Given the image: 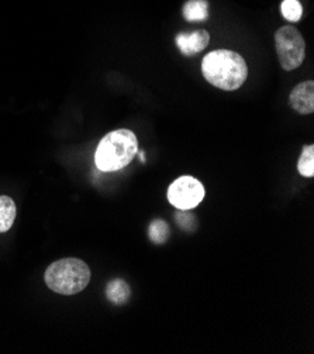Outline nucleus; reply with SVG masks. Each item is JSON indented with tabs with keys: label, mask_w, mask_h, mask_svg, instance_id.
Segmentation results:
<instances>
[{
	"label": "nucleus",
	"mask_w": 314,
	"mask_h": 354,
	"mask_svg": "<svg viewBox=\"0 0 314 354\" xmlns=\"http://www.w3.org/2000/svg\"><path fill=\"white\" fill-rule=\"evenodd\" d=\"M204 80L223 91H235L248 78V66L238 53L216 50L208 53L202 61Z\"/></svg>",
	"instance_id": "1"
},
{
	"label": "nucleus",
	"mask_w": 314,
	"mask_h": 354,
	"mask_svg": "<svg viewBox=\"0 0 314 354\" xmlns=\"http://www.w3.org/2000/svg\"><path fill=\"white\" fill-rule=\"evenodd\" d=\"M137 153V136L128 129H119L100 140L95 153V164L101 172L120 171L134 160Z\"/></svg>",
	"instance_id": "2"
},
{
	"label": "nucleus",
	"mask_w": 314,
	"mask_h": 354,
	"mask_svg": "<svg viewBox=\"0 0 314 354\" xmlns=\"http://www.w3.org/2000/svg\"><path fill=\"white\" fill-rule=\"evenodd\" d=\"M90 268L78 259H62L52 263L46 271L47 287L61 295H75L90 282Z\"/></svg>",
	"instance_id": "3"
},
{
	"label": "nucleus",
	"mask_w": 314,
	"mask_h": 354,
	"mask_svg": "<svg viewBox=\"0 0 314 354\" xmlns=\"http://www.w3.org/2000/svg\"><path fill=\"white\" fill-rule=\"evenodd\" d=\"M275 46L281 66L285 71L299 68L306 57V43L300 31L293 26H284L275 32Z\"/></svg>",
	"instance_id": "4"
},
{
	"label": "nucleus",
	"mask_w": 314,
	"mask_h": 354,
	"mask_svg": "<svg viewBox=\"0 0 314 354\" xmlns=\"http://www.w3.org/2000/svg\"><path fill=\"white\" fill-rule=\"evenodd\" d=\"M204 199V187L193 176H181L168 188V201L179 210H190Z\"/></svg>",
	"instance_id": "5"
},
{
	"label": "nucleus",
	"mask_w": 314,
	"mask_h": 354,
	"mask_svg": "<svg viewBox=\"0 0 314 354\" xmlns=\"http://www.w3.org/2000/svg\"><path fill=\"white\" fill-rule=\"evenodd\" d=\"M291 106L300 115L314 112V82L304 81L291 92Z\"/></svg>",
	"instance_id": "6"
},
{
	"label": "nucleus",
	"mask_w": 314,
	"mask_h": 354,
	"mask_svg": "<svg viewBox=\"0 0 314 354\" xmlns=\"http://www.w3.org/2000/svg\"><path fill=\"white\" fill-rule=\"evenodd\" d=\"M175 41H177L179 51L184 55L192 57L195 54H199L208 46V41H210V35H208V32L206 30H197L190 34L181 32L177 35Z\"/></svg>",
	"instance_id": "7"
},
{
	"label": "nucleus",
	"mask_w": 314,
	"mask_h": 354,
	"mask_svg": "<svg viewBox=\"0 0 314 354\" xmlns=\"http://www.w3.org/2000/svg\"><path fill=\"white\" fill-rule=\"evenodd\" d=\"M16 203L8 195H0V233L10 230L16 221Z\"/></svg>",
	"instance_id": "8"
},
{
	"label": "nucleus",
	"mask_w": 314,
	"mask_h": 354,
	"mask_svg": "<svg viewBox=\"0 0 314 354\" xmlns=\"http://www.w3.org/2000/svg\"><path fill=\"white\" fill-rule=\"evenodd\" d=\"M130 287L123 279H113L109 282L106 288L108 299L115 305H124L128 302L130 298Z\"/></svg>",
	"instance_id": "9"
},
{
	"label": "nucleus",
	"mask_w": 314,
	"mask_h": 354,
	"mask_svg": "<svg viewBox=\"0 0 314 354\" xmlns=\"http://www.w3.org/2000/svg\"><path fill=\"white\" fill-rule=\"evenodd\" d=\"M207 0H188L184 6V17L188 21H204L208 17Z\"/></svg>",
	"instance_id": "10"
},
{
	"label": "nucleus",
	"mask_w": 314,
	"mask_h": 354,
	"mask_svg": "<svg viewBox=\"0 0 314 354\" xmlns=\"http://www.w3.org/2000/svg\"><path fill=\"white\" fill-rule=\"evenodd\" d=\"M297 171L302 176L306 178H311L314 176V146H304L302 156L297 162Z\"/></svg>",
	"instance_id": "11"
},
{
	"label": "nucleus",
	"mask_w": 314,
	"mask_h": 354,
	"mask_svg": "<svg viewBox=\"0 0 314 354\" xmlns=\"http://www.w3.org/2000/svg\"><path fill=\"white\" fill-rule=\"evenodd\" d=\"M169 226L166 225V222L161 221V219H155L151 222L150 227H148V234L153 243L155 244H164L168 237H169Z\"/></svg>",
	"instance_id": "12"
},
{
	"label": "nucleus",
	"mask_w": 314,
	"mask_h": 354,
	"mask_svg": "<svg viewBox=\"0 0 314 354\" xmlns=\"http://www.w3.org/2000/svg\"><path fill=\"white\" fill-rule=\"evenodd\" d=\"M281 10H282V16L291 23L299 21L303 16V8L299 0H284Z\"/></svg>",
	"instance_id": "13"
},
{
	"label": "nucleus",
	"mask_w": 314,
	"mask_h": 354,
	"mask_svg": "<svg viewBox=\"0 0 314 354\" xmlns=\"http://www.w3.org/2000/svg\"><path fill=\"white\" fill-rule=\"evenodd\" d=\"M177 223L179 225L181 229L186 230V232H193L196 229V218L195 215L188 214L186 210H179L178 214L175 215Z\"/></svg>",
	"instance_id": "14"
}]
</instances>
